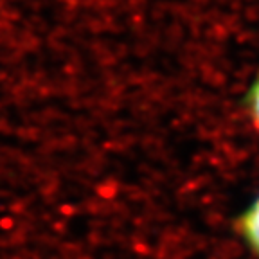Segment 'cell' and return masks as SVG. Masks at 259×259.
<instances>
[{
    "mask_svg": "<svg viewBox=\"0 0 259 259\" xmlns=\"http://www.w3.org/2000/svg\"><path fill=\"white\" fill-rule=\"evenodd\" d=\"M238 229L243 239L255 255H259V196L252 202L241 216H239Z\"/></svg>",
    "mask_w": 259,
    "mask_h": 259,
    "instance_id": "cell-1",
    "label": "cell"
},
{
    "mask_svg": "<svg viewBox=\"0 0 259 259\" xmlns=\"http://www.w3.org/2000/svg\"><path fill=\"white\" fill-rule=\"evenodd\" d=\"M247 106L248 112H250V117L254 119L255 126L259 128V76L254 81V85H252L250 92L247 96Z\"/></svg>",
    "mask_w": 259,
    "mask_h": 259,
    "instance_id": "cell-2",
    "label": "cell"
}]
</instances>
